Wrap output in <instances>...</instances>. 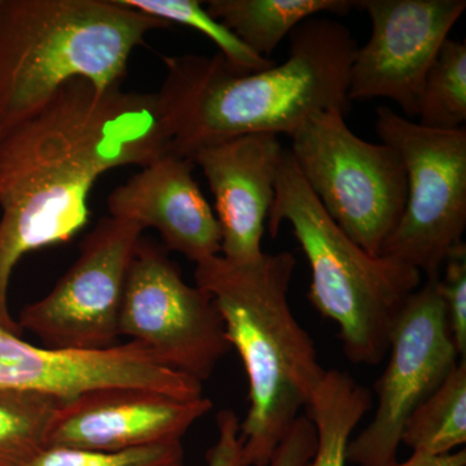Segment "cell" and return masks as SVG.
I'll use <instances>...</instances> for the list:
<instances>
[{
    "label": "cell",
    "mask_w": 466,
    "mask_h": 466,
    "mask_svg": "<svg viewBox=\"0 0 466 466\" xmlns=\"http://www.w3.org/2000/svg\"><path fill=\"white\" fill-rule=\"evenodd\" d=\"M157 95L100 88L84 78L0 134V328L21 336L8 289L21 258L66 244L90 220V195L116 167L170 152Z\"/></svg>",
    "instance_id": "6da1fadb"
},
{
    "label": "cell",
    "mask_w": 466,
    "mask_h": 466,
    "mask_svg": "<svg viewBox=\"0 0 466 466\" xmlns=\"http://www.w3.org/2000/svg\"><path fill=\"white\" fill-rule=\"evenodd\" d=\"M281 66L241 73L220 56H164L157 95L170 152L198 149L250 134L293 135L317 113L351 108L350 69L358 45L345 24L309 18L290 33Z\"/></svg>",
    "instance_id": "7a4b0ae2"
},
{
    "label": "cell",
    "mask_w": 466,
    "mask_h": 466,
    "mask_svg": "<svg viewBox=\"0 0 466 466\" xmlns=\"http://www.w3.org/2000/svg\"><path fill=\"white\" fill-rule=\"evenodd\" d=\"M297 259L290 251L233 263L217 256L198 263L196 285L216 300L231 349L249 380L240 438L249 466H268L325 372L308 330L294 317L290 283Z\"/></svg>",
    "instance_id": "3957f363"
},
{
    "label": "cell",
    "mask_w": 466,
    "mask_h": 466,
    "mask_svg": "<svg viewBox=\"0 0 466 466\" xmlns=\"http://www.w3.org/2000/svg\"><path fill=\"white\" fill-rule=\"evenodd\" d=\"M170 26L121 0H0V134L73 79L122 86L133 52Z\"/></svg>",
    "instance_id": "277c9868"
},
{
    "label": "cell",
    "mask_w": 466,
    "mask_h": 466,
    "mask_svg": "<svg viewBox=\"0 0 466 466\" xmlns=\"http://www.w3.org/2000/svg\"><path fill=\"white\" fill-rule=\"evenodd\" d=\"M289 223L311 269L309 299L339 328L351 363L376 366L408 299L421 287V274L400 260L370 256L346 235L300 175L289 149L279 167L267 227L272 238Z\"/></svg>",
    "instance_id": "5b68a950"
},
{
    "label": "cell",
    "mask_w": 466,
    "mask_h": 466,
    "mask_svg": "<svg viewBox=\"0 0 466 466\" xmlns=\"http://www.w3.org/2000/svg\"><path fill=\"white\" fill-rule=\"evenodd\" d=\"M339 110L309 116L290 135V153L309 188L339 228L381 256L407 198L401 158L391 147L352 133Z\"/></svg>",
    "instance_id": "8992f818"
},
{
    "label": "cell",
    "mask_w": 466,
    "mask_h": 466,
    "mask_svg": "<svg viewBox=\"0 0 466 466\" xmlns=\"http://www.w3.org/2000/svg\"><path fill=\"white\" fill-rule=\"evenodd\" d=\"M381 143L400 155L407 198L381 256L438 279L466 227V130H435L388 106L376 112Z\"/></svg>",
    "instance_id": "52a82bcc"
},
{
    "label": "cell",
    "mask_w": 466,
    "mask_h": 466,
    "mask_svg": "<svg viewBox=\"0 0 466 466\" xmlns=\"http://www.w3.org/2000/svg\"><path fill=\"white\" fill-rule=\"evenodd\" d=\"M119 336L167 367L207 381L231 350L216 300L183 279L164 245L140 238L126 278Z\"/></svg>",
    "instance_id": "ba28073f"
},
{
    "label": "cell",
    "mask_w": 466,
    "mask_h": 466,
    "mask_svg": "<svg viewBox=\"0 0 466 466\" xmlns=\"http://www.w3.org/2000/svg\"><path fill=\"white\" fill-rule=\"evenodd\" d=\"M143 231L134 223L101 218L54 289L21 309L20 329L58 351L115 348L126 278Z\"/></svg>",
    "instance_id": "9c48e42d"
},
{
    "label": "cell",
    "mask_w": 466,
    "mask_h": 466,
    "mask_svg": "<svg viewBox=\"0 0 466 466\" xmlns=\"http://www.w3.org/2000/svg\"><path fill=\"white\" fill-rule=\"evenodd\" d=\"M438 279L426 280L410 297L395 324L390 359L376 382L375 416L346 450L352 464H395L407 420L458 364Z\"/></svg>",
    "instance_id": "30bf717a"
},
{
    "label": "cell",
    "mask_w": 466,
    "mask_h": 466,
    "mask_svg": "<svg viewBox=\"0 0 466 466\" xmlns=\"http://www.w3.org/2000/svg\"><path fill=\"white\" fill-rule=\"evenodd\" d=\"M355 8L367 12L372 34L352 57L350 101L389 99L413 118L426 73L465 0H358Z\"/></svg>",
    "instance_id": "8fae6325"
},
{
    "label": "cell",
    "mask_w": 466,
    "mask_h": 466,
    "mask_svg": "<svg viewBox=\"0 0 466 466\" xmlns=\"http://www.w3.org/2000/svg\"><path fill=\"white\" fill-rule=\"evenodd\" d=\"M211 410L204 397L179 400L134 386L94 389L60 400L47 449L119 452L177 443Z\"/></svg>",
    "instance_id": "7c38bea8"
},
{
    "label": "cell",
    "mask_w": 466,
    "mask_h": 466,
    "mask_svg": "<svg viewBox=\"0 0 466 466\" xmlns=\"http://www.w3.org/2000/svg\"><path fill=\"white\" fill-rule=\"evenodd\" d=\"M134 386L179 398L202 397V383L167 367L142 343L103 351L36 348L0 328V389H23L76 397L94 389Z\"/></svg>",
    "instance_id": "4fadbf2b"
},
{
    "label": "cell",
    "mask_w": 466,
    "mask_h": 466,
    "mask_svg": "<svg viewBox=\"0 0 466 466\" xmlns=\"http://www.w3.org/2000/svg\"><path fill=\"white\" fill-rule=\"evenodd\" d=\"M284 149L278 135L250 134L204 147L191 157L213 193L219 256L229 262H251L263 254Z\"/></svg>",
    "instance_id": "5bb4252c"
},
{
    "label": "cell",
    "mask_w": 466,
    "mask_h": 466,
    "mask_svg": "<svg viewBox=\"0 0 466 466\" xmlns=\"http://www.w3.org/2000/svg\"><path fill=\"white\" fill-rule=\"evenodd\" d=\"M193 171L191 159L167 153L110 192L109 217L156 229L165 249L196 265L219 256V223Z\"/></svg>",
    "instance_id": "9a60e30c"
},
{
    "label": "cell",
    "mask_w": 466,
    "mask_h": 466,
    "mask_svg": "<svg viewBox=\"0 0 466 466\" xmlns=\"http://www.w3.org/2000/svg\"><path fill=\"white\" fill-rule=\"evenodd\" d=\"M205 5L211 16L265 58L309 18L346 16L355 8L352 0H210Z\"/></svg>",
    "instance_id": "2e32d148"
},
{
    "label": "cell",
    "mask_w": 466,
    "mask_h": 466,
    "mask_svg": "<svg viewBox=\"0 0 466 466\" xmlns=\"http://www.w3.org/2000/svg\"><path fill=\"white\" fill-rule=\"evenodd\" d=\"M372 407V394L349 373L329 370L309 403L317 450L309 466H345L350 437Z\"/></svg>",
    "instance_id": "e0dca14e"
},
{
    "label": "cell",
    "mask_w": 466,
    "mask_h": 466,
    "mask_svg": "<svg viewBox=\"0 0 466 466\" xmlns=\"http://www.w3.org/2000/svg\"><path fill=\"white\" fill-rule=\"evenodd\" d=\"M466 441V360L407 420L401 443L413 453L444 456Z\"/></svg>",
    "instance_id": "ac0fdd59"
},
{
    "label": "cell",
    "mask_w": 466,
    "mask_h": 466,
    "mask_svg": "<svg viewBox=\"0 0 466 466\" xmlns=\"http://www.w3.org/2000/svg\"><path fill=\"white\" fill-rule=\"evenodd\" d=\"M63 398L0 389V466H32L47 450L52 416Z\"/></svg>",
    "instance_id": "d6986e66"
},
{
    "label": "cell",
    "mask_w": 466,
    "mask_h": 466,
    "mask_svg": "<svg viewBox=\"0 0 466 466\" xmlns=\"http://www.w3.org/2000/svg\"><path fill=\"white\" fill-rule=\"evenodd\" d=\"M417 124L435 130H459L466 122V46L447 38L426 73Z\"/></svg>",
    "instance_id": "ffe728a7"
},
{
    "label": "cell",
    "mask_w": 466,
    "mask_h": 466,
    "mask_svg": "<svg viewBox=\"0 0 466 466\" xmlns=\"http://www.w3.org/2000/svg\"><path fill=\"white\" fill-rule=\"evenodd\" d=\"M127 7L142 12L168 25L191 27L204 34L219 50L227 63L241 75L259 72L276 66L272 58L260 57L250 51L232 32L216 20L198 0H121Z\"/></svg>",
    "instance_id": "44dd1931"
},
{
    "label": "cell",
    "mask_w": 466,
    "mask_h": 466,
    "mask_svg": "<svg viewBox=\"0 0 466 466\" xmlns=\"http://www.w3.org/2000/svg\"><path fill=\"white\" fill-rule=\"evenodd\" d=\"M182 441L119 452L47 449L32 466H183Z\"/></svg>",
    "instance_id": "7402d4cb"
},
{
    "label": "cell",
    "mask_w": 466,
    "mask_h": 466,
    "mask_svg": "<svg viewBox=\"0 0 466 466\" xmlns=\"http://www.w3.org/2000/svg\"><path fill=\"white\" fill-rule=\"evenodd\" d=\"M447 324L459 357L466 354V245L451 251L438 279Z\"/></svg>",
    "instance_id": "603a6c76"
},
{
    "label": "cell",
    "mask_w": 466,
    "mask_h": 466,
    "mask_svg": "<svg viewBox=\"0 0 466 466\" xmlns=\"http://www.w3.org/2000/svg\"><path fill=\"white\" fill-rule=\"evenodd\" d=\"M317 443L314 422L309 417L299 416L279 444L268 466H309Z\"/></svg>",
    "instance_id": "cb8c5ba5"
},
{
    "label": "cell",
    "mask_w": 466,
    "mask_h": 466,
    "mask_svg": "<svg viewBox=\"0 0 466 466\" xmlns=\"http://www.w3.org/2000/svg\"><path fill=\"white\" fill-rule=\"evenodd\" d=\"M218 441L208 450V466H249L245 459L240 438V420L231 410L217 416Z\"/></svg>",
    "instance_id": "d4e9b609"
},
{
    "label": "cell",
    "mask_w": 466,
    "mask_h": 466,
    "mask_svg": "<svg viewBox=\"0 0 466 466\" xmlns=\"http://www.w3.org/2000/svg\"><path fill=\"white\" fill-rule=\"evenodd\" d=\"M466 452L464 450L460 452L450 453L444 456H428L421 453H413L410 459L404 462H395L388 466H465Z\"/></svg>",
    "instance_id": "484cf974"
}]
</instances>
